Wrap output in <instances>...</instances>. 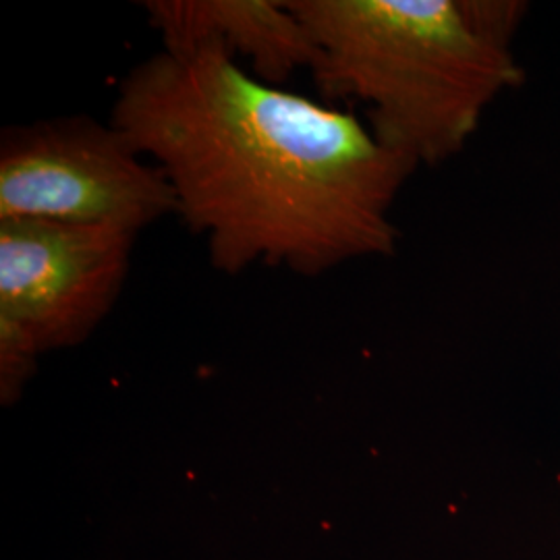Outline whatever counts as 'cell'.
I'll use <instances>...</instances> for the list:
<instances>
[{
    "label": "cell",
    "instance_id": "1",
    "mask_svg": "<svg viewBox=\"0 0 560 560\" xmlns=\"http://www.w3.org/2000/svg\"><path fill=\"white\" fill-rule=\"evenodd\" d=\"M110 122L164 173L224 275L320 277L397 249L393 208L416 166L351 113L264 83L217 46L138 62Z\"/></svg>",
    "mask_w": 560,
    "mask_h": 560
},
{
    "label": "cell",
    "instance_id": "5",
    "mask_svg": "<svg viewBox=\"0 0 560 560\" xmlns=\"http://www.w3.org/2000/svg\"><path fill=\"white\" fill-rule=\"evenodd\" d=\"M141 9L162 50L217 46L247 60L249 73L270 85L280 88L318 62L312 32L287 0H145Z\"/></svg>",
    "mask_w": 560,
    "mask_h": 560
},
{
    "label": "cell",
    "instance_id": "2",
    "mask_svg": "<svg viewBox=\"0 0 560 560\" xmlns=\"http://www.w3.org/2000/svg\"><path fill=\"white\" fill-rule=\"evenodd\" d=\"M318 46L314 80L361 102L384 148L418 166L457 156L521 81L513 0H287Z\"/></svg>",
    "mask_w": 560,
    "mask_h": 560
},
{
    "label": "cell",
    "instance_id": "4",
    "mask_svg": "<svg viewBox=\"0 0 560 560\" xmlns=\"http://www.w3.org/2000/svg\"><path fill=\"white\" fill-rule=\"evenodd\" d=\"M138 235L55 221H0V339L36 355L88 339L113 312Z\"/></svg>",
    "mask_w": 560,
    "mask_h": 560
},
{
    "label": "cell",
    "instance_id": "3",
    "mask_svg": "<svg viewBox=\"0 0 560 560\" xmlns=\"http://www.w3.org/2000/svg\"><path fill=\"white\" fill-rule=\"evenodd\" d=\"M177 198L161 168L110 120L60 117L0 136V221L108 226L138 235Z\"/></svg>",
    "mask_w": 560,
    "mask_h": 560
}]
</instances>
